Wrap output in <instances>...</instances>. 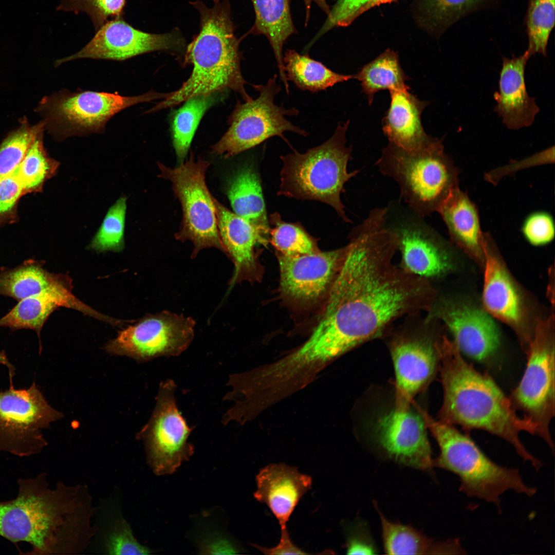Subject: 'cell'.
Returning <instances> with one entry per match:
<instances>
[{
  "label": "cell",
  "mask_w": 555,
  "mask_h": 555,
  "mask_svg": "<svg viewBox=\"0 0 555 555\" xmlns=\"http://www.w3.org/2000/svg\"><path fill=\"white\" fill-rule=\"evenodd\" d=\"M342 266L308 339L337 358L378 337L395 321L428 312L436 298L429 281L393 263L396 234L372 210L355 227Z\"/></svg>",
  "instance_id": "6da1fadb"
},
{
  "label": "cell",
  "mask_w": 555,
  "mask_h": 555,
  "mask_svg": "<svg viewBox=\"0 0 555 555\" xmlns=\"http://www.w3.org/2000/svg\"><path fill=\"white\" fill-rule=\"evenodd\" d=\"M14 499L0 502V535L25 542L29 554H72L85 551L96 532L86 487L59 482L51 489L46 474L20 478Z\"/></svg>",
  "instance_id": "7a4b0ae2"
},
{
  "label": "cell",
  "mask_w": 555,
  "mask_h": 555,
  "mask_svg": "<svg viewBox=\"0 0 555 555\" xmlns=\"http://www.w3.org/2000/svg\"><path fill=\"white\" fill-rule=\"evenodd\" d=\"M435 347L443 392L439 421L498 436L539 470L542 464L527 451L519 437L523 431L536 435L534 424L518 416L509 398L493 379L466 362L454 342L444 337L435 342Z\"/></svg>",
  "instance_id": "3957f363"
},
{
  "label": "cell",
  "mask_w": 555,
  "mask_h": 555,
  "mask_svg": "<svg viewBox=\"0 0 555 555\" xmlns=\"http://www.w3.org/2000/svg\"><path fill=\"white\" fill-rule=\"evenodd\" d=\"M190 4L200 15L199 31L184 52V63L192 65V72L179 89L168 94L145 113L173 107L196 96L227 89L238 92L244 101L251 97L241 72L240 41L235 35L230 1L213 0L211 7L199 0Z\"/></svg>",
  "instance_id": "277c9868"
},
{
  "label": "cell",
  "mask_w": 555,
  "mask_h": 555,
  "mask_svg": "<svg viewBox=\"0 0 555 555\" xmlns=\"http://www.w3.org/2000/svg\"><path fill=\"white\" fill-rule=\"evenodd\" d=\"M427 428L436 440L439 456L433 466L450 471L459 478V490L469 497L477 498L500 507L501 496L513 491L528 496L536 489L527 485L519 470L498 465L490 459L468 436L453 425L433 419L418 408Z\"/></svg>",
  "instance_id": "5b68a950"
},
{
  "label": "cell",
  "mask_w": 555,
  "mask_h": 555,
  "mask_svg": "<svg viewBox=\"0 0 555 555\" xmlns=\"http://www.w3.org/2000/svg\"><path fill=\"white\" fill-rule=\"evenodd\" d=\"M442 142L434 138L428 145L413 150L389 142L375 163L382 174L397 182L406 207L422 218L438 212L458 187L459 170L445 153Z\"/></svg>",
  "instance_id": "8992f818"
},
{
  "label": "cell",
  "mask_w": 555,
  "mask_h": 555,
  "mask_svg": "<svg viewBox=\"0 0 555 555\" xmlns=\"http://www.w3.org/2000/svg\"><path fill=\"white\" fill-rule=\"evenodd\" d=\"M349 123H339L332 136L322 144L304 153L294 151L281 157L278 195L323 202L345 223H351L341 200L344 184L359 172L347 171L351 154V148L346 145Z\"/></svg>",
  "instance_id": "52a82bcc"
},
{
  "label": "cell",
  "mask_w": 555,
  "mask_h": 555,
  "mask_svg": "<svg viewBox=\"0 0 555 555\" xmlns=\"http://www.w3.org/2000/svg\"><path fill=\"white\" fill-rule=\"evenodd\" d=\"M166 94L149 91L136 96L118 92L63 89L44 97L35 112L43 118L45 131L58 141L72 136L103 134L116 114L135 104L163 99Z\"/></svg>",
  "instance_id": "ba28073f"
},
{
  "label": "cell",
  "mask_w": 555,
  "mask_h": 555,
  "mask_svg": "<svg viewBox=\"0 0 555 555\" xmlns=\"http://www.w3.org/2000/svg\"><path fill=\"white\" fill-rule=\"evenodd\" d=\"M275 74L264 85H253L259 95L242 103L238 101L229 121L230 126L220 140L212 146V152L225 158L251 149L274 136L287 142L284 133L290 132L304 137L308 133L292 124L287 116H297L295 107L278 106L274 100L281 90Z\"/></svg>",
  "instance_id": "9c48e42d"
},
{
  "label": "cell",
  "mask_w": 555,
  "mask_h": 555,
  "mask_svg": "<svg viewBox=\"0 0 555 555\" xmlns=\"http://www.w3.org/2000/svg\"><path fill=\"white\" fill-rule=\"evenodd\" d=\"M210 165L201 158L195 160L192 152L188 160L174 168L158 163L159 176L171 181L181 206L182 219L175 238L192 243V258L201 250L209 248L217 249L226 254L217 227L214 197L206 181Z\"/></svg>",
  "instance_id": "30bf717a"
},
{
  "label": "cell",
  "mask_w": 555,
  "mask_h": 555,
  "mask_svg": "<svg viewBox=\"0 0 555 555\" xmlns=\"http://www.w3.org/2000/svg\"><path fill=\"white\" fill-rule=\"evenodd\" d=\"M0 391V451L20 457L38 454L47 445L43 430L62 418L35 382L27 388Z\"/></svg>",
  "instance_id": "8fae6325"
},
{
  "label": "cell",
  "mask_w": 555,
  "mask_h": 555,
  "mask_svg": "<svg viewBox=\"0 0 555 555\" xmlns=\"http://www.w3.org/2000/svg\"><path fill=\"white\" fill-rule=\"evenodd\" d=\"M526 368L509 399L536 427V435L554 452L549 424L554 416V345L551 334L539 330L529 344Z\"/></svg>",
  "instance_id": "7c38bea8"
},
{
  "label": "cell",
  "mask_w": 555,
  "mask_h": 555,
  "mask_svg": "<svg viewBox=\"0 0 555 555\" xmlns=\"http://www.w3.org/2000/svg\"><path fill=\"white\" fill-rule=\"evenodd\" d=\"M176 388L171 379L160 383L152 415L137 435L144 442L148 464L159 475L173 473L194 453L193 446L188 442L193 429L177 408Z\"/></svg>",
  "instance_id": "4fadbf2b"
},
{
  "label": "cell",
  "mask_w": 555,
  "mask_h": 555,
  "mask_svg": "<svg viewBox=\"0 0 555 555\" xmlns=\"http://www.w3.org/2000/svg\"><path fill=\"white\" fill-rule=\"evenodd\" d=\"M195 326L190 317L163 310L147 315L120 331L104 349L109 354L127 356L139 362L177 356L193 341Z\"/></svg>",
  "instance_id": "5bb4252c"
},
{
  "label": "cell",
  "mask_w": 555,
  "mask_h": 555,
  "mask_svg": "<svg viewBox=\"0 0 555 555\" xmlns=\"http://www.w3.org/2000/svg\"><path fill=\"white\" fill-rule=\"evenodd\" d=\"M385 208V225L397 236L402 268L428 280L448 271L451 263L445 242L423 218L399 202Z\"/></svg>",
  "instance_id": "9a60e30c"
},
{
  "label": "cell",
  "mask_w": 555,
  "mask_h": 555,
  "mask_svg": "<svg viewBox=\"0 0 555 555\" xmlns=\"http://www.w3.org/2000/svg\"><path fill=\"white\" fill-rule=\"evenodd\" d=\"M186 41L180 30L155 34L143 31L123 17L110 20L96 31L91 40L77 52L57 60L55 66L80 59L124 61L156 51L185 52Z\"/></svg>",
  "instance_id": "2e32d148"
},
{
  "label": "cell",
  "mask_w": 555,
  "mask_h": 555,
  "mask_svg": "<svg viewBox=\"0 0 555 555\" xmlns=\"http://www.w3.org/2000/svg\"><path fill=\"white\" fill-rule=\"evenodd\" d=\"M348 245L329 251L297 256L276 252L280 289L287 302L300 307L325 300L342 266Z\"/></svg>",
  "instance_id": "e0dca14e"
},
{
  "label": "cell",
  "mask_w": 555,
  "mask_h": 555,
  "mask_svg": "<svg viewBox=\"0 0 555 555\" xmlns=\"http://www.w3.org/2000/svg\"><path fill=\"white\" fill-rule=\"evenodd\" d=\"M425 422L420 414L393 411L378 420L376 440L386 456L395 461L422 470L433 467Z\"/></svg>",
  "instance_id": "ac0fdd59"
},
{
  "label": "cell",
  "mask_w": 555,
  "mask_h": 555,
  "mask_svg": "<svg viewBox=\"0 0 555 555\" xmlns=\"http://www.w3.org/2000/svg\"><path fill=\"white\" fill-rule=\"evenodd\" d=\"M433 303L425 322L442 321L460 352L477 361L492 356L500 344V334L493 317L486 310L464 305Z\"/></svg>",
  "instance_id": "d6986e66"
},
{
  "label": "cell",
  "mask_w": 555,
  "mask_h": 555,
  "mask_svg": "<svg viewBox=\"0 0 555 555\" xmlns=\"http://www.w3.org/2000/svg\"><path fill=\"white\" fill-rule=\"evenodd\" d=\"M435 343L427 338L407 337H398L392 343L396 376L395 409H409L414 397L432 378L438 362Z\"/></svg>",
  "instance_id": "ffe728a7"
},
{
  "label": "cell",
  "mask_w": 555,
  "mask_h": 555,
  "mask_svg": "<svg viewBox=\"0 0 555 555\" xmlns=\"http://www.w3.org/2000/svg\"><path fill=\"white\" fill-rule=\"evenodd\" d=\"M219 235L226 255L234 265L229 284L260 280V267L255 252L258 244L268 243L269 236L248 220L230 211L214 197Z\"/></svg>",
  "instance_id": "44dd1931"
},
{
  "label": "cell",
  "mask_w": 555,
  "mask_h": 555,
  "mask_svg": "<svg viewBox=\"0 0 555 555\" xmlns=\"http://www.w3.org/2000/svg\"><path fill=\"white\" fill-rule=\"evenodd\" d=\"M255 498L266 504L278 520L281 531L303 496L311 488V476L284 463L269 464L256 476Z\"/></svg>",
  "instance_id": "7402d4cb"
},
{
  "label": "cell",
  "mask_w": 555,
  "mask_h": 555,
  "mask_svg": "<svg viewBox=\"0 0 555 555\" xmlns=\"http://www.w3.org/2000/svg\"><path fill=\"white\" fill-rule=\"evenodd\" d=\"M531 57L527 50L519 57H504L498 81V91L493 95L494 110L510 130L530 126L539 112L535 99L530 97L525 81V69Z\"/></svg>",
  "instance_id": "603a6c76"
},
{
  "label": "cell",
  "mask_w": 555,
  "mask_h": 555,
  "mask_svg": "<svg viewBox=\"0 0 555 555\" xmlns=\"http://www.w3.org/2000/svg\"><path fill=\"white\" fill-rule=\"evenodd\" d=\"M410 89L390 91V107L382 120L384 135L391 143L406 150L424 147L434 138L428 135L421 116L429 102L421 101Z\"/></svg>",
  "instance_id": "cb8c5ba5"
},
{
  "label": "cell",
  "mask_w": 555,
  "mask_h": 555,
  "mask_svg": "<svg viewBox=\"0 0 555 555\" xmlns=\"http://www.w3.org/2000/svg\"><path fill=\"white\" fill-rule=\"evenodd\" d=\"M483 249L485 266L483 302L492 317L510 325L522 319V303L516 288L491 247L490 235L483 233Z\"/></svg>",
  "instance_id": "d4e9b609"
},
{
  "label": "cell",
  "mask_w": 555,
  "mask_h": 555,
  "mask_svg": "<svg viewBox=\"0 0 555 555\" xmlns=\"http://www.w3.org/2000/svg\"><path fill=\"white\" fill-rule=\"evenodd\" d=\"M72 288L68 276L50 272L34 260L12 269L0 270V295L18 301L44 292L74 299L76 297L71 292Z\"/></svg>",
  "instance_id": "484cf974"
},
{
  "label": "cell",
  "mask_w": 555,
  "mask_h": 555,
  "mask_svg": "<svg viewBox=\"0 0 555 555\" xmlns=\"http://www.w3.org/2000/svg\"><path fill=\"white\" fill-rule=\"evenodd\" d=\"M451 239L473 255L484 256L483 233L477 210L468 195L459 188L453 190L438 212Z\"/></svg>",
  "instance_id": "4316f807"
},
{
  "label": "cell",
  "mask_w": 555,
  "mask_h": 555,
  "mask_svg": "<svg viewBox=\"0 0 555 555\" xmlns=\"http://www.w3.org/2000/svg\"><path fill=\"white\" fill-rule=\"evenodd\" d=\"M251 1L255 18L249 33L262 34L267 38L277 63L280 78L287 89L289 83L284 70L283 47L287 39L296 32L289 0Z\"/></svg>",
  "instance_id": "83f0119b"
},
{
  "label": "cell",
  "mask_w": 555,
  "mask_h": 555,
  "mask_svg": "<svg viewBox=\"0 0 555 555\" xmlns=\"http://www.w3.org/2000/svg\"><path fill=\"white\" fill-rule=\"evenodd\" d=\"M226 193L233 212L269 236L261 180L252 166L243 165L231 176Z\"/></svg>",
  "instance_id": "f1b7e54d"
},
{
  "label": "cell",
  "mask_w": 555,
  "mask_h": 555,
  "mask_svg": "<svg viewBox=\"0 0 555 555\" xmlns=\"http://www.w3.org/2000/svg\"><path fill=\"white\" fill-rule=\"evenodd\" d=\"M384 551L388 554L466 553L457 539L434 542L413 527L388 521L379 510Z\"/></svg>",
  "instance_id": "f546056e"
},
{
  "label": "cell",
  "mask_w": 555,
  "mask_h": 555,
  "mask_svg": "<svg viewBox=\"0 0 555 555\" xmlns=\"http://www.w3.org/2000/svg\"><path fill=\"white\" fill-rule=\"evenodd\" d=\"M60 307L72 308L80 312L84 308L81 302L56 293H41L19 301L10 311L0 318V327H7L12 330L28 329L34 330L39 339L41 353L40 334L42 327L51 313Z\"/></svg>",
  "instance_id": "4dcf8cb0"
},
{
  "label": "cell",
  "mask_w": 555,
  "mask_h": 555,
  "mask_svg": "<svg viewBox=\"0 0 555 555\" xmlns=\"http://www.w3.org/2000/svg\"><path fill=\"white\" fill-rule=\"evenodd\" d=\"M283 63L287 80L292 81L302 90L318 92L355 79L354 75L334 72L308 55L301 54L293 49L285 52Z\"/></svg>",
  "instance_id": "1f68e13d"
},
{
  "label": "cell",
  "mask_w": 555,
  "mask_h": 555,
  "mask_svg": "<svg viewBox=\"0 0 555 555\" xmlns=\"http://www.w3.org/2000/svg\"><path fill=\"white\" fill-rule=\"evenodd\" d=\"M354 76L361 82L362 91L369 105L380 90L410 89L405 84L410 78L402 68L398 54L391 49L364 65Z\"/></svg>",
  "instance_id": "d6a6232c"
},
{
  "label": "cell",
  "mask_w": 555,
  "mask_h": 555,
  "mask_svg": "<svg viewBox=\"0 0 555 555\" xmlns=\"http://www.w3.org/2000/svg\"><path fill=\"white\" fill-rule=\"evenodd\" d=\"M216 92L192 97L175 112L172 123L173 145L177 160L183 163L200 121L207 110L219 99Z\"/></svg>",
  "instance_id": "836d02e7"
},
{
  "label": "cell",
  "mask_w": 555,
  "mask_h": 555,
  "mask_svg": "<svg viewBox=\"0 0 555 555\" xmlns=\"http://www.w3.org/2000/svg\"><path fill=\"white\" fill-rule=\"evenodd\" d=\"M43 133H41L34 139L15 171L24 194L40 191L45 181L57 173L59 165L46 151Z\"/></svg>",
  "instance_id": "e575fe53"
},
{
  "label": "cell",
  "mask_w": 555,
  "mask_h": 555,
  "mask_svg": "<svg viewBox=\"0 0 555 555\" xmlns=\"http://www.w3.org/2000/svg\"><path fill=\"white\" fill-rule=\"evenodd\" d=\"M45 131L43 120L31 125L25 117L21 119L20 126L10 132L0 144V178L17 170L34 139Z\"/></svg>",
  "instance_id": "d590c367"
},
{
  "label": "cell",
  "mask_w": 555,
  "mask_h": 555,
  "mask_svg": "<svg viewBox=\"0 0 555 555\" xmlns=\"http://www.w3.org/2000/svg\"><path fill=\"white\" fill-rule=\"evenodd\" d=\"M270 243L276 252L289 256H297L320 251L316 240L302 226L283 221L279 214L270 215Z\"/></svg>",
  "instance_id": "8d00e7d4"
},
{
  "label": "cell",
  "mask_w": 555,
  "mask_h": 555,
  "mask_svg": "<svg viewBox=\"0 0 555 555\" xmlns=\"http://www.w3.org/2000/svg\"><path fill=\"white\" fill-rule=\"evenodd\" d=\"M555 0H529L526 16L528 46L531 57L535 53L546 55L547 46L554 25Z\"/></svg>",
  "instance_id": "74e56055"
},
{
  "label": "cell",
  "mask_w": 555,
  "mask_h": 555,
  "mask_svg": "<svg viewBox=\"0 0 555 555\" xmlns=\"http://www.w3.org/2000/svg\"><path fill=\"white\" fill-rule=\"evenodd\" d=\"M126 198L122 196L109 209L88 248L98 252L121 251L124 247Z\"/></svg>",
  "instance_id": "f35d334b"
},
{
  "label": "cell",
  "mask_w": 555,
  "mask_h": 555,
  "mask_svg": "<svg viewBox=\"0 0 555 555\" xmlns=\"http://www.w3.org/2000/svg\"><path fill=\"white\" fill-rule=\"evenodd\" d=\"M484 0H422L424 21L440 30L448 27L472 11Z\"/></svg>",
  "instance_id": "ab89813d"
},
{
  "label": "cell",
  "mask_w": 555,
  "mask_h": 555,
  "mask_svg": "<svg viewBox=\"0 0 555 555\" xmlns=\"http://www.w3.org/2000/svg\"><path fill=\"white\" fill-rule=\"evenodd\" d=\"M126 0H62L58 11L85 13L95 31L107 21L123 17Z\"/></svg>",
  "instance_id": "60d3db41"
},
{
  "label": "cell",
  "mask_w": 555,
  "mask_h": 555,
  "mask_svg": "<svg viewBox=\"0 0 555 555\" xmlns=\"http://www.w3.org/2000/svg\"><path fill=\"white\" fill-rule=\"evenodd\" d=\"M105 551L112 555L149 554L151 550L135 538L128 523L119 521L107 536Z\"/></svg>",
  "instance_id": "b9f144b4"
},
{
  "label": "cell",
  "mask_w": 555,
  "mask_h": 555,
  "mask_svg": "<svg viewBox=\"0 0 555 555\" xmlns=\"http://www.w3.org/2000/svg\"><path fill=\"white\" fill-rule=\"evenodd\" d=\"M370 0H337L327 14L324 24L317 35L318 38L335 27H345L358 17L361 8Z\"/></svg>",
  "instance_id": "7bdbcfd3"
},
{
  "label": "cell",
  "mask_w": 555,
  "mask_h": 555,
  "mask_svg": "<svg viewBox=\"0 0 555 555\" xmlns=\"http://www.w3.org/2000/svg\"><path fill=\"white\" fill-rule=\"evenodd\" d=\"M523 232L526 239L534 245H542L553 238L554 228L550 215L538 212L530 215L525 220Z\"/></svg>",
  "instance_id": "ee69618b"
},
{
  "label": "cell",
  "mask_w": 555,
  "mask_h": 555,
  "mask_svg": "<svg viewBox=\"0 0 555 555\" xmlns=\"http://www.w3.org/2000/svg\"><path fill=\"white\" fill-rule=\"evenodd\" d=\"M24 194L15 171L0 178V217L11 211Z\"/></svg>",
  "instance_id": "f6af8a7d"
},
{
  "label": "cell",
  "mask_w": 555,
  "mask_h": 555,
  "mask_svg": "<svg viewBox=\"0 0 555 555\" xmlns=\"http://www.w3.org/2000/svg\"><path fill=\"white\" fill-rule=\"evenodd\" d=\"M346 551L348 554L369 555L376 553L374 544L361 531L350 527L347 530Z\"/></svg>",
  "instance_id": "bcb514c9"
},
{
  "label": "cell",
  "mask_w": 555,
  "mask_h": 555,
  "mask_svg": "<svg viewBox=\"0 0 555 555\" xmlns=\"http://www.w3.org/2000/svg\"><path fill=\"white\" fill-rule=\"evenodd\" d=\"M257 549L264 554H307L303 550L295 545L290 539L288 530L281 532L279 543L274 547L267 548L254 545Z\"/></svg>",
  "instance_id": "7dc6e473"
},
{
  "label": "cell",
  "mask_w": 555,
  "mask_h": 555,
  "mask_svg": "<svg viewBox=\"0 0 555 555\" xmlns=\"http://www.w3.org/2000/svg\"><path fill=\"white\" fill-rule=\"evenodd\" d=\"M202 551L210 554H234L238 550L230 542L224 539L213 538L204 543Z\"/></svg>",
  "instance_id": "c3c4849f"
},
{
  "label": "cell",
  "mask_w": 555,
  "mask_h": 555,
  "mask_svg": "<svg viewBox=\"0 0 555 555\" xmlns=\"http://www.w3.org/2000/svg\"><path fill=\"white\" fill-rule=\"evenodd\" d=\"M303 1L304 2L305 5V7H306V24H307V22H308V20L309 19V13H310V8H311V5L312 3L313 2V3H316L324 12H325L326 13V14L327 15L328 14V13L329 12L330 8H329V7L328 6V5H327V3L326 2V0H303Z\"/></svg>",
  "instance_id": "681fc988"
},
{
  "label": "cell",
  "mask_w": 555,
  "mask_h": 555,
  "mask_svg": "<svg viewBox=\"0 0 555 555\" xmlns=\"http://www.w3.org/2000/svg\"><path fill=\"white\" fill-rule=\"evenodd\" d=\"M395 1L396 0H370L361 8L358 12V16L373 7Z\"/></svg>",
  "instance_id": "f907efd6"
},
{
  "label": "cell",
  "mask_w": 555,
  "mask_h": 555,
  "mask_svg": "<svg viewBox=\"0 0 555 555\" xmlns=\"http://www.w3.org/2000/svg\"><path fill=\"white\" fill-rule=\"evenodd\" d=\"M3 360V353L2 352H0V363L2 362Z\"/></svg>",
  "instance_id": "816d5d0a"
}]
</instances>
